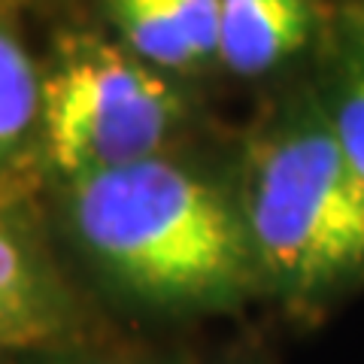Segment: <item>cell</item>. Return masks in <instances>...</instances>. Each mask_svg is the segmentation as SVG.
<instances>
[{
    "label": "cell",
    "instance_id": "obj_5",
    "mask_svg": "<svg viewBox=\"0 0 364 364\" xmlns=\"http://www.w3.org/2000/svg\"><path fill=\"white\" fill-rule=\"evenodd\" d=\"M55 322V298L25 240L0 225V346L40 340Z\"/></svg>",
    "mask_w": 364,
    "mask_h": 364
},
{
    "label": "cell",
    "instance_id": "obj_8",
    "mask_svg": "<svg viewBox=\"0 0 364 364\" xmlns=\"http://www.w3.org/2000/svg\"><path fill=\"white\" fill-rule=\"evenodd\" d=\"M176 28L188 40L195 58L203 61L219 52V16L222 0H164Z\"/></svg>",
    "mask_w": 364,
    "mask_h": 364
},
{
    "label": "cell",
    "instance_id": "obj_9",
    "mask_svg": "<svg viewBox=\"0 0 364 364\" xmlns=\"http://www.w3.org/2000/svg\"><path fill=\"white\" fill-rule=\"evenodd\" d=\"M337 140L343 146V155L355 173L364 179V61L352 76V85L343 97V107L337 112Z\"/></svg>",
    "mask_w": 364,
    "mask_h": 364
},
{
    "label": "cell",
    "instance_id": "obj_2",
    "mask_svg": "<svg viewBox=\"0 0 364 364\" xmlns=\"http://www.w3.org/2000/svg\"><path fill=\"white\" fill-rule=\"evenodd\" d=\"M249 228L279 277L318 282L364 261V179L334 131L306 128L261 158Z\"/></svg>",
    "mask_w": 364,
    "mask_h": 364
},
{
    "label": "cell",
    "instance_id": "obj_7",
    "mask_svg": "<svg viewBox=\"0 0 364 364\" xmlns=\"http://www.w3.org/2000/svg\"><path fill=\"white\" fill-rule=\"evenodd\" d=\"M112 13H116L119 28L134 46V52L143 55L146 61L161 67H182L198 61L164 0H112Z\"/></svg>",
    "mask_w": 364,
    "mask_h": 364
},
{
    "label": "cell",
    "instance_id": "obj_6",
    "mask_svg": "<svg viewBox=\"0 0 364 364\" xmlns=\"http://www.w3.org/2000/svg\"><path fill=\"white\" fill-rule=\"evenodd\" d=\"M43 79L28 49L0 28V158L13 152L40 119Z\"/></svg>",
    "mask_w": 364,
    "mask_h": 364
},
{
    "label": "cell",
    "instance_id": "obj_3",
    "mask_svg": "<svg viewBox=\"0 0 364 364\" xmlns=\"http://www.w3.org/2000/svg\"><path fill=\"white\" fill-rule=\"evenodd\" d=\"M179 112L161 76L97 40H76L43 79L46 152L67 179L152 158Z\"/></svg>",
    "mask_w": 364,
    "mask_h": 364
},
{
    "label": "cell",
    "instance_id": "obj_1",
    "mask_svg": "<svg viewBox=\"0 0 364 364\" xmlns=\"http://www.w3.org/2000/svg\"><path fill=\"white\" fill-rule=\"evenodd\" d=\"M73 225L100 264L149 294L225 289L243 264V237L225 200L158 158L70 179Z\"/></svg>",
    "mask_w": 364,
    "mask_h": 364
},
{
    "label": "cell",
    "instance_id": "obj_4",
    "mask_svg": "<svg viewBox=\"0 0 364 364\" xmlns=\"http://www.w3.org/2000/svg\"><path fill=\"white\" fill-rule=\"evenodd\" d=\"M310 33L306 0H222L219 55L237 73H261L298 52Z\"/></svg>",
    "mask_w": 364,
    "mask_h": 364
}]
</instances>
